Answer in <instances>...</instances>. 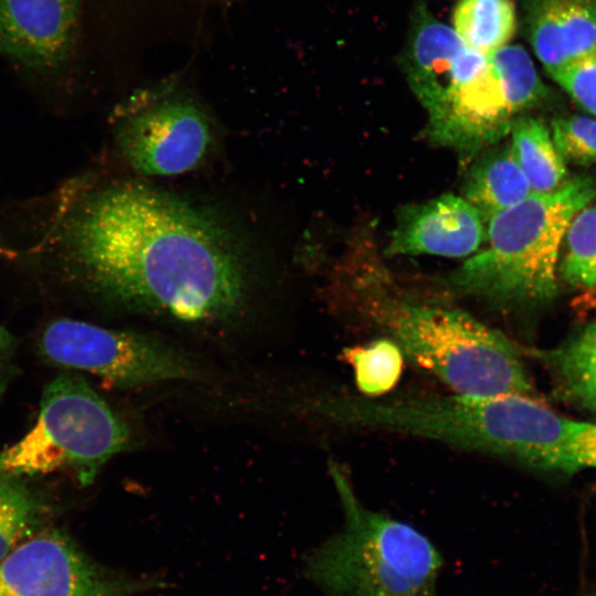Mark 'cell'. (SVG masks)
I'll return each instance as SVG.
<instances>
[{
  "label": "cell",
  "instance_id": "obj_1",
  "mask_svg": "<svg viewBox=\"0 0 596 596\" xmlns=\"http://www.w3.org/2000/svg\"><path fill=\"white\" fill-rule=\"evenodd\" d=\"M42 246L68 277L125 308L184 322L236 315L247 291L242 256L210 213L135 182L68 181Z\"/></svg>",
  "mask_w": 596,
  "mask_h": 596
},
{
  "label": "cell",
  "instance_id": "obj_2",
  "mask_svg": "<svg viewBox=\"0 0 596 596\" xmlns=\"http://www.w3.org/2000/svg\"><path fill=\"white\" fill-rule=\"evenodd\" d=\"M312 414L351 428L385 430L574 471L570 439L575 421L526 394L415 396L334 395L307 404Z\"/></svg>",
  "mask_w": 596,
  "mask_h": 596
},
{
  "label": "cell",
  "instance_id": "obj_3",
  "mask_svg": "<svg viewBox=\"0 0 596 596\" xmlns=\"http://www.w3.org/2000/svg\"><path fill=\"white\" fill-rule=\"evenodd\" d=\"M344 522L307 558L306 573L324 596H438L443 558L414 526L373 511L344 470L329 464Z\"/></svg>",
  "mask_w": 596,
  "mask_h": 596
},
{
  "label": "cell",
  "instance_id": "obj_4",
  "mask_svg": "<svg viewBox=\"0 0 596 596\" xmlns=\"http://www.w3.org/2000/svg\"><path fill=\"white\" fill-rule=\"evenodd\" d=\"M595 196L596 181L575 177L494 214L487 221L486 247L450 274L446 284L458 292L505 304L553 298L566 228Z\"/></svg>",
  "mask_w": 596,
  "mask_h": 596
},
{
  "label": "cell",
  "instance_id": "obj_5",
  "mask_svg": "<svg viewBox=\"0 0 596 596\" xmlns=\"http://www.w3.org/2000/svg\"><path fill=\"white\" fill-rule=\"evenodd\" d=\"M365 308L403 355L455 394L530 395L532 386L517 347L468 312L380 292L366 298Z\"/></svg>",
  "mask_w": 596,
  "mask_h": 596
},
{
  "label": "cell",
  "instance_id": "obj_6",
  "mask_svg": "<svg viewBox=\"0 0 596 596\" xmlns=\"http://www.w3.org/2000/svg\"><path fill=\"white\" fill-rule=\"evenodd\" d=\"M130 443L126 423L85 379L62 372L45 386L34 426L0 453V477L67 471L86 487Z\"/></svg>",
  "mask_w": 596,
  "mask_h": 596
},
{
  "label": "cell",
  "instance_id": "obj_7",
  "mask_svg": "<svg viewBox=\"0 0 596 596\" xmlns=\"http://www.w3.org/2000/svg\"><path fill=\"white\" fill-rule=\"evenodd\" d=\"M40 354L53 365L91 373L120 389L202 377L185 352L147 334L57 319L43 330Z\"/></svg>",
  "mask_w": 596,
  "mask_h": 596
},
{
  "label": "cell",
  "instance_id": "obj_8",
  "mask_svg": "<svg viewBox=\"0 0 596 596\" xmlns=\"http://www.w3.org/2000/svg\"><path fill=\"white\" fill-rule=\"evenodd\" d=\"M156 583L108 574L55 529L39 531L0 562V596H129Z\"/></svg>",
  "mask_w": 596,
  "mask_h": 596
},
{
  "label": "cell",
  "instance_id": "obj_9",
  "mask_svg": "<svg viewBox=\"0 0 596 596\" xmlns=\"http://www.w3.org/2000/svg\"><path fill=\"white\" fill-rule=\"evenodd\" d=\"M426 113L430 141L470 156L505 137L514 119L489 56L469 47L450 87Z\"/></svg>",
  "mask_w": 596,
  "mask_h": 596
},
{
  "label": "cell",
  "instance_id": "obj_10",
  "mask_svg": "<svg viewBox=\"0 0 596 596\" xmlns=\"http://www.w3.org/2000/svg\"><path fill=\"white\" fill-rule=\"evenodd\" d=\"M116 142L136 172L178 175L201 164L212 143V129L192 102L166 98L123 116Z\"/></svg>",
  "mask_w": 596,
  "mask_h": 596
},
{
  "label": "cell",
  "instance_id": "obj_11",
  "mask_svg": "<svg viewBox=\"0 0 596 596\" xmlns=\"http://www.w3.org/2000/svg\"><path fill=\"white\" fill-rule=\"evenodd\" d=\"M81 0H0V55L40 75L60 72L77 41Z\"/></svg>",
  "mask_w": 596,
  "mask_h": 596
},
{
  "label": "cell",
  "instance_id": "obj_12",
  "mask_svg": "<svg viewBox=\"0 0 596 596\" xmlns=\"http://www.w3.org/2000/svg\"><path fill=\"white\" fill-rule=\"evenodd\" d=\"M485 223L469 202L454 194L405 205L397 214L386 252L390 255L468 256L485 242Z\"/></svg>",
  "mask_w": 596,
  "mask_h": 596
},
{
  "label": "cell",
  "instance_id": "obj_13",
  "mask_svg": "<svg viewBox=\"0 0 596 596\" xmlns=\"http://www.w3.org/2000/svg\"><path fill=\"white\" fill-rule=\"evenodd\" d=\"M528 26L532 49L551 76L596 50V0H532Z\"/></svg>",
  "mask_w": 596,
  "mask_h": 596
},
{
  "label": "cell",
  "instance_id": "obj_14",
  "mask_svg": "<svg viewBox=\"0 0 596 596\" xmlns=\"http://www.w3.org/2000/svg\"><path fill=\"white\" fill-rule=\"evenodd\" d=\"M468 46L446 24L422 11L406 52L407 82L426 111L446 94Z\"/></svg>",
  "mask_w": 596,
  "mask_h": 596
},
{
  "label": "cell",
  "instance_id": "obj_15",
  "mask_svg": "<svg viewBox=\"0 0 596 596\" xmlns=\"http://www.w3.org/2000/svg\"><path fill=\"white\" fill-rule=\"evenodd\" d=\"M531 193L530 183L510 145L485 153L470 169L464 185V199L481 214L486 223Z\"/></svg>",
  "mask_w": 596,
  "mask_h": 596
},
{
  "label": "cell",
  "instance_id": "obj_16",
  "mask_svg": "<svg viewBox=\"0 0 596 596\" xmlns=\"http://www.w3.org/2000/svg\"><path fill=\"white\" fill-rule=\"evenodd\" d=\"M510 145L513 156L526 177L532 193L550 192L565 180L566 168L551 129L540 118L513 119Z\"/></svg>",
  "mask_w": 596,
  "mask_h": 596
},
{
  "label": "cell",
  "instance_id": "obj_17",
  "mask_svg": "<svg viewBox=\"0 0 596 596\" xmlns=\"http://www.w3.org/2000/svg\"><path fill=\"white\" fill-rule=\"evenodd\" d=\"M533 354L553 372L563 394L596 411V320L566 345Z\"/></svg>",
  "mask_w": 596,
  "mask_h": 596
},
{
  "label": "cell",
  "instance_id": "obj_18",
  "mask_svg": "<svg viewBox=\"0 0 596 596\" xmlns=\"http://www.w3.org/2000/svg\"><path fill=\"white\" fill-rule=\"evenodd\" d=\"M517 28L512 0H461L453 14V30L470 50L489 55L507 45Z\"/></svg>",
  "mask_w": 596,
  "mask_h": 596
},
{
  "label": "cell",
  "instance_id": "obj_19",
  "mask_svg": "<svg viewBox=\"0 0 596 596\" xmlns=\"http://www.w3.org/2000/svg\"><path fill=\"white\" fill-rule=\"evenodd\" d=\"M49 512L43 496L25 478L0 477V562L39 532Z\"/></svg>",
  "mask_w": 596,
  "mask_h": 596
},
{
  "label": "cell",
  "instance_id": "obj_20",
  "mask_svg": "<svg viewBox=\"0 0 596 596\" xmlns=\"http://www.w3.org/2000/svg\"><path fill=\"white\" fill-rule=\"evenodd\" d=\"M344 359L353 368L355 384L366 397H379L389 392L402 373L403 353L392 339L347 349Z\"/></svg>",
  "mask_w": 596,
  "mask_h": 596
},
{
  "label": "cell",
  "instance_id": "obj_21",
  "mask_svg": "<svg viewBox=\"0 0 596 596\" xmlns=\"http://www.w3.org/2000/svg\"><path fill=\"white\" fill-rule=\"evenodd\" d=\"M488 56L500 76L513 115L545 96L546 87L524 47L507 44Z\"/></svg>",
  "mask_w": 596,
  "mask_h": 596
},
{
  "label": "cell",
  "instance_id": "obj_22",
  "mask_svg": "<svg viewBox=\"0 0 596 596\" xmlns=\"http://www.w3.org/2000/svg\"><path fill=\"white\" fill-rule=\"evenodd\" d=\"M562 274L579 288L596 287V204L581 209L571 220L565 235Z\"/></svg>",
  "mask_w": 596,
  "mask_h": 596
},
{
  "label": "cell",
  "instance_id": "obj_23",
  "mask_svg": "<svg viewBox=\"0 0 596 596\" xmlns=\"http://www.w3.org/2000/svg\"><path fill=\"white\" fill-rule=\"evenodd\" d=\"M554 143L565 161L596 163V116L571 115L551 124Z\"/></svg>",
  "mask_w": 596,
  "mask_h": 596
},
{
  "label": "cell",
  "instance_id": "obj_24",
  "mask_svg": "<svg viewBox=\"0 0 596 596\" xmlns=\"http://www.w3.org/2000/svg\"><path fill=\"white\" fill-rule=\"evenodd\" d=\"M551 78L586 113L596 116V50L566 64Z\"/></svg>",
  "mask_w": 596,
  "mask_h": 596
},
{
  "label": "cell",
  "instance_id": "obj_25",
  "mask_svg": "<svg viewBox=\"0 0 596 596\" xmlns=\"http://www.w3.org/2000/svg\"><path fill=\"white\" fill-rule=\"evenodd\" d=\"M574 470L596 468V423L575 421L570 440Z\"/></svg>",
  "mask_w": 596,
  "mask_h": 596
},
{
  "label": "cell",
  "instance_id": "obj_26",
  "mask_svg": "<svg viewBox=\"0 0 596 596\" xmlns=\"http://www.w3.org/2000/svg\"><path fill=\"white\" fill-rule=\"evenodd\" d=\"M14 349V337L0 326V393L6 387L11 373Z\"/></svg>",
  "mask_w": 596,
  "mask_h": 596
}]
</instances>
